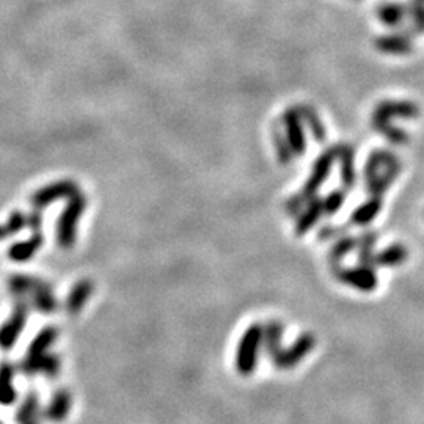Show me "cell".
<instances>
[{
    "label": "cell",
    "mask_w": 424,
    "mask_h": 424,
    "mask_svg": "<svg viewBox=\"0 0 424 424\" xmlns=\"http://www.w3.org/2000/svg\"><path fill=\"white\" fill-rule=\"evenodd\" d=\"M420 115V107L412 101H382L376 105L371 117V124L376 132L382 134L390 143L406 145L409 134L406 131L393 126L395 118L415 119Z\"/></svg>",
    "instance_id": "obj_1"
},
{
    "label": "cell",
    "mask_w": 424,
    "mask_h": 424,
    "mask_svg": "<svg viewBox=\"0 0 424 424\" xmlns=\"http://www.w3.org/2000/svg\"><path fill=\"white\" fill-rule=\"evenodd\" d=\"M401 161L388 149H374L365 163V182L371 197H382L401 173Z\"/></svg>",
    "instance_id": "obj_2"
},
{
    "label": "cell",
    "mask_w": 424,
    "mask_h": 424,
    "mask_svg": "<svg viewBox=\"0 0 424 424\" xmlns=\"http://www.w3.org/2000/svg\"><path fill=\"white\" fill-rule=\"evenodd\" d=\"M57 339V328L55 327H46L36 335L35 339L27 351L24 362L21 365L22 371L25 374H36V372H43L49 377L57 376L60 371V360L55 357L54 353H49V347L54 344Z\"/></svg>",
    "instance_id": "obj_3"
},
{
    "label": "cell",
    "mask_w": 424,
    "mask_h": 424,
    "mask_svg": "<svg viewBox=\"0 0 424 424\" xmlns=\"http://www.w3.org/2000/svg\"><path fill=\"white\" fill-rule=\"evenodd\" d=\"M263 346V327L251 324L239 339L236 349V370L239 374L250 376L255 372Z\"/></svg>",
    "instance_id": "obj_4"
},
{
    "label": "cell",
    "mask_w": 424,
    "mask_h": 424,
    "mask_svg": "<svg viewBox=\"0 0 424 424\" xmlns=\"http://www.w3.org/2000/svg\"><path fill=\"white\" fill-rule=\"evenodd\" d=\"M87 207V200L80 192L69 198L68 205L63 210L59 221H57V240L61 249H71L75 242L78 224Z\"/></svg>",
    "instance_id": "obj_5"
},
{
    "label": "cell",
    "mask_w": 424,
    "mask_h": 424,
    "mask_svg": "<svg viewBox=\"0 0 424 424\" xmlns=\"http://www.w3.org/2000/svg\"><path fill=\"white\" fill-rule=\"evenodd\" d=\"M337 157H338V147H333V148L326 149L324 153H322L318 159H316L313 170H312V175H309L307 184L303 186L302 192H300L303 200L309 201L316 197V193L319 192V189L324 186L328 175H330L335 162H337Z\"/></svg>",
    "instance_id": "obj_6"
},
{
    "label": "cell",
    "mask_w": 424,
    "mask_h": 424,
    "mask_svg": "<svg viewBox=\"0 0 424 424\" xmlns=\"http://www.w3.org/2000/svg\"><path fill=\"white\" fill-rule=\"evenodd\" d=\"M316 339L312 333H303L295 339V343L288 349H280L272 358L278 370H291L299 365L309 352L313 351Z\"/></svg>",
    "instance_id": "obj_7"
},
{
    "label": "cell",
    "mask_w": 424,
    "mask_h": 424,
    "mask_svg": "<svg viewBox=\"0 0 424 424\" xmlns=\"http://www.w3.org/2000/svg\"><path fill=\"white\" fill-rule=\"evenodd\" d=\"M333 275L338 278L341 283L349 284L363 293H372L377 288V275L372 268H341V265H333Z\"/></svg>",
    "instance_id": "obj_8"
},
{
    "label": "cell",
    "mask_w": 424,
    "mask_h": 424,
    "mask_svg": "<svg viewBox=\"0 0 424 424\" xmlns=\"http://www.w3.org/2000/svg\"><path fill=\"white\" fill-rule=\"evenodd\" d=\"M75 193H79V187L74 181L71 180L57 181L34 193V197H31V205H34L35 210H43V207H47L57 200L71 198Z\"/></svg>",
    "instance_id": "obj_9"
},
{
    "label": "cell",
    "mask_w": 424,
    "mask_h": 424,
    "mask_svg": "<svg viewBox=\"0 0 424 424\" xmlns=\"http://www.w3.org/2000/svg\"><path fill=\"white\" fill-rule=\"evenodd\" d=\"M284 132H286V140L291 149L295 156H302L307 151V138L305 131L302 126V118L297 109H288L283 113Z\"/></svg>",
    "instance_id": "obj_10"
},
{
    "label": "cell",
    "mask_w": 424,
    "mask_h": 424,
    "mask_svg": "<svg viewBox=\"0 0 424 424\" xmlns=\"http://www.w3.org/2000/svg\"><path fill=\"white\" fill-rule=\"evenodd\" d=\"M25 319H27V307L21 302L16 305L10 321L0 327V347L2 349H10L16 343L19 335L24 330Z\"/></svg>",
    "instance_id": "obj_11"
},
{
    "label": "cell",
    "mask_w": 424,
    "mask_h": 424,
    "mask_svg": "<svg viewBox=\"0 0 424 424\" xmlns=\"http://www.w3.org/2000/svg\"><path fill=\"white\" fill-rule=\"evenodd\" d=\"M337 161H339L341 184H343L344 191H351L357 182L356 151H353L351 145H341V147H338Z\"/></svg>",
    "instance_id": "obj_12"
},
{
    "label": "cell",
    "mask_w": 424,
    "mask_h": 424,
    "mask_svg": "<svg viewBox=\"0 0 424 424\" xmlns=\"http://www.w3.org/2000/svg\"><path fill=\"white\" fill-rule=\"evenodd\" d=\"M374 47L382 54L409 55L414 50V44L409 35L391 34V35L377 36L374 41Z\"/></svg>",
    "instance_id": "obj_13"
},
{
    "label": "cell",
    "mask_w": 424,
    "mask_h": 424,
    "mask_svg": "<svg viewBox=\"0 0 424 424\" xmlns=\"http://www.w3.org/2000/svg\"><path fill=\"white\" fill-rule=\"evenodd\" d=\"M322 200L321 198H312L305 205V211H302L295 221V234L297 236H305V234L312 230V228L318 224L322 217Z\"/></svg>",
    "instance_id": "obj_14"
},
{
    "label": "cell",
    "mask_w": 424,
    "mask_h": 424,
    "mask_svg": "<svg viewBox=\"0 0 424 424\" xmlns=\"http://www.w3.org/2000/svg\"><path fill=\"white\" fill-rule=\"evenodd\" d=\"M94 289L93 282L88 280V278H84V280L78 282L73 286V289L69 291L68 299H66V309L69 314H78L82 312V308L87 303V300L90 299V295Z\"/></svg>",
    "instance_id": "obj_15"
},
{
    "label": "cell",
    "mask_w": 424,
    "mask_h": 424,
    "mask_svg": "<svg viewBox=\"0 0 424 424\" xmlns=\"http://www.w3.org/2000/svg\"><path fill=\"white\" fill-rule=\"evenodd\" d=\"M71 406H73V400L69 391L59 390L52 396V400H50L46 410H44V415H46V418L50 421L60 423L63 420H66V416L69 415V412H71Z\"/></svg>",
    "instance_id": "obj_16"
},
{
    "label": "cell",
    "mask_w": 424,
    "mask_h": 424,
    "mask_svg": "<svg viewBox=\"0 0 424 424\" xmlns=\"http://www.w3.org/2000/svg\"><path fill=\"white\" fill-rule=\"evenodd\" d=\"M377 242V234L374 231H365L357 237L358 250V264L365 268H376V253L374 247Z\"/></svg>",
    "instance_id": "obj_17"
},
{
    "label": "cell",
    "mask_w": 424,
    "mask_h": 424,
    "mask_svg": "<svg viewBox=\"0 0 424 424\" xmlns=\"http://www.w3.org/2000/svg\"><path fill=\"white\" fill-rule=\"evenodd\" d=\"M407 258L409 250L406 245L391 244L385 247L382 251L376 253V268L377 265H381V268H396V265L406 263Z\"/></svg>",
    "instance_id": "obj_18"
},
{
    "label": "cell",
    "mask_w": 424,
    "mask_h": 424,
    "mask_svg": "<svg viewBox=\"0 0 424 424\" xmlns=\"http://www.w3.org/2000/svg\"><path fill=\"white\" fill-rule=\"evenodd\" d=\"M382 211V197H371L360 205L351 215V221L357 226H366Z\"/></svg>",
    "instance_id": "obj_19"
},
{
    "label": "cell",
    "mask_w": 424,
    "mask_h": 424,
    "mask_svg": "<svg viewBox=\"0 0 424 424\" xmlns=\"http://www.w3.org/2000/svg\"><path fill=\"white\" fill-rule=\"evenodd\" d=\"M43 234L41 233H35L29 240H22V242H17L15 245H11V249L8 251L10 258L13 261H27L35 253L41 249L43 245Z\"/></svg>",
    "instance_id": "obj_20"
},
{
    "label": "cell",
    "mask_w": 424,
    "mask_h": 424,
    "mask_svg": "<svg viewBox=\"0 0 424 424\" xmlns=\"http://www.w3.org/2000/svg\"><path fill=\"white\" fill-rule=\"evenodd\" d=\"M295 109H297V112H299L302 122H305V124L308 126V129H309V132H312L314 140L318 143L326 142V137H327L326 126L321 122L319 115L316 113L313 107L299 105V107H295Z\"/></svg>",
    "instance_id": "obj_21"
},
{
    "label": "cell",
    "mask_w": 424,
    "mask_h": 424,
    "mask_svg": "<svg viewBox=\"0 0 424 424\" xmlns=\"http://www.w3.org/2000/svg\"><path fill=\"white\" fill-rule=\"evenodd\" d=\"M15 370L10 363H0V404L11 406L16 401V388L13 385Z\"/></svg>",
    "instance_id": "obj_22"
},
{
    "label": "cell",
    "mask_w": 424,
    "mask_h": 424,
    "mask_svg": "<svg viewBox=\"0 0 424 424\" xmlns=\"http://www.w3.org/2000/svg\"><path fill=\"white\" fill-rule=\"evenodd\" d=\"M406 16H407L406 6L397 2H385L382 5H379L377 8V19L383 25H388V27H396V25H400Z\"/></svg>",
    "instance_id": "obj_23"
},
{
    "label": "cell",
    "mask_w": 424,
    "mask_h": 424,
    "mask_svg": "<svg viewBox=\"0 0 424 424\" xmlns=\"http://www.w3.org/2000/svg\"><path fill=\"white\" fill-rule=\"evenodd\" d=\"M31 295H34L35 307L40 309V312L50 313L57 308L55 297H54L52 293H50V288L47 286L46 283H43V282L38 283V286L34 289Z\"/></svg>",
    "instance_id": "obj_24"
},
{
    "label": "cell",
    "mask_w": 424,
    "mask_h": 424,
    "mask_svg": "<svg viewBox=\"0 0 424 424\" xmlns=\"http://www.w3.org/2000/svg\"><path fill=\"white\" fill-rule=\"evenodd\" d=\"M356 249H357V237L352 236L341 237L338 242H335L332 250L328 251V261L332 263V265H338L352 250Z\"/></svg>",
    "instance_id": "obj_25"
},
{
    "label": "cell",
    "mask_w": 424,
    "mask_h": 424,
    "mask_svg": "<svg viewBox=\"0 0 424 424\" xmlns=\"http://www.w3.org/2000/svg\"><path fill=\"white\" fill-rule=\"evenodd\" d=\"M16 420L19 424H40L38 423V400L34 393L29 395L27 400L19 407Z\"/></svg>",
    "instance_id": "obj_26"
},
{
    "label": "cell",
    "mask_w": 424,
    "mask_h": 424,
    "mask_svg": "<svg viewBox=\"0 0 424 424\" xmlns=\"http://www.w3.org/2000/svg\"><path fill=\"white\" fill-rule=\"evenodd\" d=\"M346 195L347 191H344V189H335V191L328 193L327 197L322 200V211H324V214L326 215L337 214L344 205Z\"/></svg>",
    "instance_id": "obj_27"
},
{
    "label": "cell",
    "mask_w": 424,
    "mask_h": 424,
    "mask_svg": "<svg viewBox=\"0 0 424 424\" xmlns=\"http://www.w3.org/2000/svg\"><path fill=\"white\" fill-rule=\"evenodd\" d=\"M407 16L412 21V31L414 34H424V3L418 0H412L406 6Z\"/></svg>",
    "instance_id": "obj_28"
},
{
    "label": "cell",
    "mask_w": 424,
    "mask_h": 424,
    "mask_svg": "<svg viewBox=\"0 0 424 424\" xmlns=\"http://www.w3.org/2000/svg\"><path fill=\"white\" fill-rule=\"evenodd\" d=\"M272 138H274V145L277 148L278 161L286 166V163H289L291 159H293V154H294L293 149H291V147H289L288 140H286V137H284L277 128H274V134H272Z\"/></svg>",
    "instance_id": "obj_29"
},
{
    "label": "cell",
    "mask_w": 424,
    "mask_h": 424,
    "mask_svg": "<svg viewBox=\"0 0 424 424\" xmlns=\"http://www.w3.org/2000/svg\"><path fill=\"white\" fill-rule=\"evenodd\" d=\"M308 203V201H305L302 198V195H295V197H291L288 200L286 203V211L289 215H299L302 212L303 207H305V205Z\"/></svg>",
    "instance_id": "obj_30"
},
{
    "label": "cell",
    "mask_w": 424,
    "mask_h": 424,
    "mask_svg": "<svg viewBox=\"0 0 424 424\" xmlns=\"http://www.w3.org/2000/svg\"><path fill=\"white\" fill-rule=\"evenodd\" d=\"M27 224H29V226L31 228V230H34L35 233H40V230H41V225H43V219H41V214L38 212V210L30 215V217L27 219Z\"/></svg>",
    "instance_id": "obj_31"
},
{
    "label": "cell",
    "mask_w": 424,
    "mask_h": 424,
    "mask_svg": "<svg viewBox=\"0 0 424 424\" xmlns=\"http://www.w3.org/2000/svg\"><path fill=\"white\" fill-rule=\"evenodd\" d=\"M418 2H423V3H424V0H418Z\"/></svg>",
    "instance_id": "obj_32"
},
{
    "label": "cell",
    "mask_w": 424,
    "mask_h": 424,
    "mask_svg": "<svg viewBox=\"0 0 424 424\" xmlns=\"http://www.w3.org/2000/svg\"><path fill=\"white\" fill-rule=\"evenodd\" d=\"M0 424H2V423H0Z\"/></svg>",
    "instance_id": "obj_33"
}]
</instances>
